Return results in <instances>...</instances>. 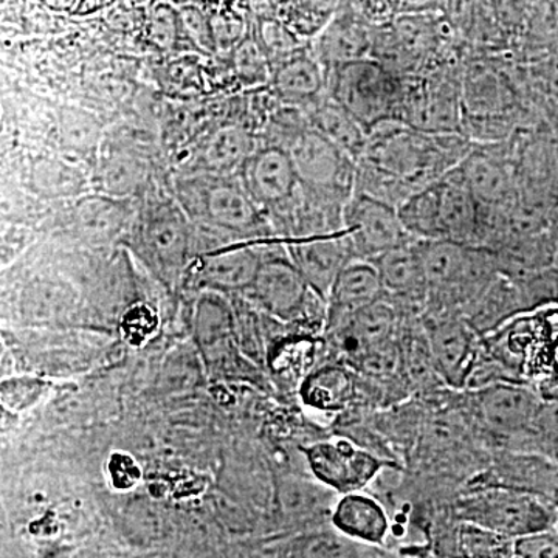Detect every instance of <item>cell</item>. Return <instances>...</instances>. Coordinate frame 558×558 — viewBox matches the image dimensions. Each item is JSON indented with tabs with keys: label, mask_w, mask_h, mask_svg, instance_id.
Segmentation results:
<instances>
[{
	"label": "cell",
	"mask_w": 558,
	"mask_h": 558,
	"mask_svg": "<svg viewBox=\"0 0 558 558\" xmlns=\"http://www.w3.org/2000/svg\"><path fill=\"white\" fill-rule=\"evenodd\" d=\"M286 250L311 289L326 303L341 270L352 260L359 259L347 230L290 240Z\"/></svg>",
	"instance_id": "13"
},
{
	"label": "cell",
	"mask_w": 558,
	"mask_h": 558,
	"mask_svg": "<svg viewBox=\"0 0 558 558\" xmlns=\"http://www.w3.org/2000/svg\"><path fill=\"white\" fill-rule=\"evenodd\" d=\"M256 149L255 140L245 128H219L205 140L199 153L201 165L196 171L238 174Z\"/></svg>",
	"instance_id": "20"
},
{
	"label": "cell",
	"mask_w": 558,
	"mask_h": 558,
	"mask_svg": "<svg viewBox=\"0 0 558 558\" xmlns=\"http://www.w3.org/2000/svg\"><path fill=\"white\" fill-rule=\"evenodd\" d=\"M157 329V315L145 304L132 307L123 319V332L130 343H142Z\"/></svg>",
	"instance_id": "33"
},
{
	"label": "cell",
	"mask_w": 558,
	"mask_h": 558,
	"mask_svg": "<svg viewBox=\"0 0 558 558\" xmlns=\"http://www.w3.org/2000/svg\"><path fill=\"white\" fill-rule=\"evenodd\" d=\"M175 199L191 220L223 233L255 236L263 231L264 213L245 190L240 174L193 171L180 175Z\"/></svg>",
	"instance_id": "3"
},
{
	"label": "cell",
	"mask_w": 558,
	"mask_h": 558,
	"mask_svg": "<svg viewBox=\"0 0 558 558\" xmlns=\"http://www.w3.org/2000/svg\"><path fill=\"white\" fill-rule=\"evenodd\" d=\"M247 293L260 310L286 323L306 318L312 300L319 296L289 255L267 256Z\"/></svg>",
	"instance_id": "11"
},
{
	"label": "cell",
	"mask_w": 558,
	"mask_h": 558,
	"mask_svg": "<svg viewBox=\"0 0 558 558\" xmlns=\"http://www.w3.org/2000/svg\"><path fill=\"white\" fill-rule=\"evenodd\" d=\"M457 170L484 207H505L510 193L508 172L497 160L481 153H470Z\"/></svg>",
	"instance_id": "22"
},
{
	"label": "cell",
	"mask_w": 558,
	"mask_h": 558,
	"mask_svg": "<svg viewBox=\"0 0 558 558\" xmlns=\"http://www.w3.org/2000/svg\"><path fill=\"white\" fill-rule=\"evenodd\" d=\"M304 454L312 475L340 495L365 490L389 464L349 439L312 444L304 449Z\"/></svg>",
	"instance_id": "9"
},
{
	"label": "cell",
	"mask_w": 558,
	"mask_h": 558,
	"mask_svg": "<svg viewBox=\"0 0 558 558\" xmlns=\"http://www.w3.org/2000/svg\"><path fill=\"white\" fill-rule=\"evenodd\" d=\"M231 312L216 290H207L197 301L194 336L204 352H213L230 340Z\"/></svg>",
	"instance_id": "25"
},
{
	"label": "cell",
	"mask_w": 558,
	"mask_h": 558,
	"mask_svg": "<svg viewBox=\"0 0 558 558\" xmlns=\"http://www.w3.org/2000/svg\"><path fill=\"white\" fill-rule=\"evenodd\" d=\"M398 211L414 241L444 240L440 179L411 194Z\"/></svg>",
	"instance_id": "23"
},
{
	"label": "cell",
	"mask_w": 558,
	"mask_h": 558,
	"mask_svg": "<svg viewBox=\"0 0 558 558\" xmlns=\"http://www.w3.org/2000/svg\"><path fill=\"white\" fill-rule=\"evenodd\" d=\"M180 22H182L183 40L190 43L194 49L202 53H216L215 32H213L211 17L202 3H186L179 7Z\"/></svg>",
	"instance_id": "31"
},
{
	"label": "cell",
	"mask_w": 558,
	"mask_h": 558,
	"mask_svg": "<svg viewBox=\"0 0 558 558\" xmlns=\"http://www.w3.org/2000/svg\"><path fill=\"white\" fill-rule=\"evenodd\" d=\"M515 557H558V537L549 534V531L527 535V537L515 539L513 546Z\"/></svg>",
	"instance_id": "34"
},
{
	"label": "cell",
	"mask_w": 558,
	"mask_h": 558,
	"mask_svg": "<svg viewBox=\"0 0 558 558\" xmlns=\"http://www.w3.org/2000/svg\"><path fill=\"white\" fill-rule=\"evenodd\" d=\"M252 33L269 60L271 70L307 47L303 38L271 13L258 14Z\"/></svg>",
	"instance_id": "26"
},
{
	"label": "cell",
	"mask_w": 558,
	"mask_h": 558,
	"mask_svg": "<svg viewBox=\"0 0 558 558\" xmlns=\"http://www.w3.org/2000/svg\"><path fill=\"white\" fill-rule=\"evenodd\" d=\"M328 97L368 131L402 116L405 83L374 58L347 62L328 72Z\"/></svg>",
	"instance_id": "5"
},
{
	"label": "cell",
	"mask_w": 558,
	"mask_h": 558,
	"mask_svg": "<svg viewBox=\"0 0 558 558\" xmlns=\"http://www.w3.org/2000/svg\"><path fill=\"white\" fill-rule=\"evenodd\" d=\"M300 395L311 409L323 413H340L359 398V374L341 363L319 366L304 377Z\"/></svg>",
	"instance_id": "19"
},
{
	"label": "cell",
	"mask_w": 558,
	"mask_h": 558,
	"mask_svg": "<svg viewBox=\"0 0 558 558\" xmlns=\"http://www.w3.org/2000/svg\"><path fill=\"white\" fill-rule=\"evenodd\" d=\"M146 31H148L150 43L160 50L179 49L183 40L179 7L163 0H156L153 5H149Z\"/></svg>",
	"instance_id": "29"
},
{
	"label": "cell",
	"mask_w": 558,
	"mask_h": 558,
	"mask_svg": "<svg viewBox=\"0 0 558 558\" xmlns=\"http://www.w3.org/2000/svg\"><path fill=\"white\" fill-rule=\"evenodd\" d=\"M197 3H201V0H196Z\"/></svg>",
	"instance_id": "38"
},
{
	"label": "cell",
	"mask_w": 558,
	"mask_h": 558,
	"mask_svg": "<svg viewBox=\"0 0 558 558\" xmlns=\"http://www.w3.org/2000/svg\"><path fill=\"white\" fill-rule=\"evenodd\" d=\"M238 174L263 213H275L288 205L301 185L292 156L278 146H259Z\"/></svg>",
	"instance_id": "12"
},
{
	"label": "cell",
	"mask_w": 558,
	"mask_h": 558,
	"mask_svg": "<svg viewBox=\"0 0 558 558\" xmlns=\"http://www.w3.org/2000/svg\"><path fill=\"white\" fill-rule=\"evenodd\" d=\"M384 296L385 289L376 266L371 260L354 259L341 270L330 289L326 323L365 310Z\"/></svg>",
	"instance_id": "18"
},
{
	"label": "cell",
	"mask_w": 558,
	"mask_h": 558,
	"mask_svg": "<svg viewBox=\"0 0 558 558\" xmlns=\"http://www.w3.org/2000/svg\"><path fill=\"white\" fill-rule=\"evenodd\" d=\"M156 2V0H154ZM163 2L174 3V5L182 7L186 5V3H197L196 0H163Z\"/></svg>",
	"instance_id": "37"
},
{
	"label": "cell",
	"mask_w": 558,
	"mask_h": 558,
	"mask_svg": "<svg viewBox=\"0 0 558 558\" xmlns=\"http://www.w3.org/2000/svg\"><path fill=\"white\" fill-rule=\"evenodd\" d=\"M271 14L300 38L314 39L340 9L341 0H267Z\"/></svg>",
	"instance_id": "24"
},
{
	"label": "cell",
	"mask_w": 558,
	"mask_h": 558,
	"mask_svg": "<svg viewBox=\"0 0 558 558\" xmlns=\"http://www.w3.org/2000/svg\"><path fill=\"white\" fill-rule=\"evenodd\" d=\"M323 483L318 486L307 483V481L290 480L282 486L281 506L289 519L303 521L319 519L325 510H333V506L328 505L329 494L325 492Z\"/></svg>",
	"instance_id": "28"
},
{
	"label": "cell",
	"mask_w": 558,
	"mask_h": 558,
	"mask_svg": "<svg viewBox=\"0 0 558 558\" xmlns=\"http://www.w3.org/2000/svg\"><path fill=\"white\" fill-rule=\"evenodd\" d=\"M330 523L355 542L391 550L388 542L392 535V519L385 502L374 495L363 490L341 495L333 506Z\"/></svg>",
	"instance_id": "15"
},
{
	"label": "cell",
	"mask_w": 558,
	"mask_h": 558,
	"mask_svg": "<svg viewBox=\"0 0 558 558\" xmlns=\"http://www.w3.org/2000/svg\"><path fill=\"white\" fill-rule=\"evenodd\" d=\"M374 32L376 25L369 24L348 2L341 0L340 9L332 20L311 40V50L328 73L347 62L369 58Z\"/></svg>",
	"instance_id": "14"
},
{
	"label": "cell",
	"mask_w": 558,
	"mask_h": 558,
	"mask_svg": "<svg viewBox=\"0 0 558 558\" xmlns=\"http://www.w3.org/2000/svg\"><path fill=\"white\" fill-rule=\"evenodd\" d=\"M269 84L279 105L306 112L328 94V73L307 46L271 70Z\"/></svg>",
	"instance_id": "16"
},
{
	"label": "cell",
	"mask_w": 558,
	"mask_h": 558,
	"mask_svg": "<svg viewBox=\"0 0 558 558\" xmlns=\"http://www.w3.org/2000/svg\"><path fill=\"white\" fill-rule=\"evenodd\" d=\"M553 365L554 369L558 373V340L556 341V344H554L553 349Z\"/></svg>",
	"instance_id": "36"
},
{
	"label": "cell",
	"mask_w": 558,
	"mask_h": 558,
	"mask_svg": "<svg viewBox=\"0 0 558 558\" xmlns=\"http://www.w3.org/2000/svg\"><path fill=\"white\" fill-rule=\"evenodd\" d=\"M468 154L450 132L387 121L369 132L366 148L357 159L354 191L399 208L411 194L457 168Z\"/></svg>",
	"instance_id": "1"
},
{
	"label": "cell",
	"mask_w": 558,
	"mask_h": 558,
	"mask_svg": "<svg viewBox=\"0 0 558 558\" xmlns=\"http://www.w3.org/2000/svg\"><path fill=\"white\" fill-rule=\"evenodd\" d=\"M307 128H311V121L303 109L281 105L267 119L266 135H264L266 143L264 145L278 146V148L289 150L293 142Z\"/></svg>",
	"instance_id": "30"
},
{
	"label": "cell",
	"mask_w": 558,
	"mask_h": 558,
	"mask_svg": "<svg viewBox=\"0 0 558 558\" xmlns=\"http://www.w3.org/2000/svg\"><path fill=\"white\" fill-rule=\"evenodd\" d=\"M266 258L256 245L218 250L202 258L197 278L207 290L248 292Z\"/></svg>",
	"instance_id": "17"
},
{
	"label": "cell",
	"mask_w": 558,
	"mask_h": 558,
	"mask_svg": "<svg viewBox=\"0 0 558 558\" xmlns=\"http://www.w3.org/2000/svg\"><path fill=\"white\" fill-rule=\"evenodd\" d=\"M46 2L51 7H57V9H69L76 0H46Z\"/></svg>",
	"instance_id": "35"
},
{
	"label": "cell",
	"mask_w": 558,
	"mask_h": 558,
	"mask_svg": "<svg viewBox=\"0 0 558 558\" xmlns=\"http://www.w3.org/2000/svg\"><path fill=\"white\" fill-rule=\"evenodd\" d=\"M459 410L481 442L498 450H526L542 399L529 384L505 381L476 391H459Z\"/></svg>",
	"instance_id": "2"
},
{
	"label": "cell",
	"mask_w": 558,
	"mask_h": 558,
	"mask_svg": "<svg viewBox=\"0 0 558 558\" xmlns=\"http://www.w3.org/2000/svg\"><path fill=\"white\" fill-rule=\"evenodd\" d=\"M179 202H157L146 211L138 229V248L143 259L161 281H178L189 267L193 231Z\"/></svg>",
	"instance_id": "6"
},
{
	"label": "cell",
	"mask_w": 558,
	"mask_h": 558,
	"mask_svg": "<svg viewBox=\"0 0 558 558\" xmlns=\"http://www.w3.org/2000/svg\"><path fill=\"white\" fill-rule=\"evenodd\" d=\"M311 126L341 149L347 150L355 160L362 156L368 143V131L359 123L339 102L328 97V94L306 110Z\"/></svg>",
	"instance_id": "21"
},
{
	"label": "cell",
	"mask_w": 558,
	"mask_h": 558,
	"mask_svg": "<svg viewBox=\"0 0 558 558\" xmlns=\"http://www.w3.org/2000/svg\"><path fill=\"white\" fill-rule=\"evenodd\" d=\"M515 539L490 529L458 521L453 537V556L457 557H515Z\"/></svg>",
	"instance_id": "27"
},
{
	"label": "cell",
	"mask_w": 558,
	"mask_h": 558,
	"mask_svg": "<svg viewBox=\"0 0 558 558\" xmlns=\"http://www.w3.org/2000/svg\"><path fill=\"white\" fill-rule=\"evenodd\" d=\"M289 154L301 185L343 202L354 193L357 160L314 128L293 142Z\"/></svg>",
	"instance_id": "7"
},
{
	"label": "cell",
	"mask_w": 558,
	"mask_h": 558,
	"mask_svg": "<svg viewBox=\"0 0 558 558\" xmlns=\"http://www.w3.org/2000/svg\"><path fill=\"white\" fill-rule=\"evenodd\" d=\"M343 229L348 231L359 259L373 260L388 250L414 241L403 226L398 208L355 191L344 205Z\"/></svg>",
	"instance_id": "10"
},
{
	"label": "cell",
	"mask_w": 558,
	"mask_h": 558,
	"mask_svg": "<svg viewBox=\"0 0 558 558\" xmlns=\"http://www.w3.org/2000/svg\"><path fill=\"white\" fill-rule=\"evenodd\" d=\"M233 65L238 75L248 84L267 83L271 78L270 62L267 60L253 33L233 49Z\"/></svg>",
	"instance_id": "32"
},
{
	"label": "cell",
	"mask_w": 558,
	"mask_h": 558,
	"mask_svg": "<svg viewBox=\"0 0 558 558\" xmlns=\"http://www.w3.org/2000/svg\"><path fill=\"white\" fill-rule=\"evenodd\" d=\"M458 521H469L512 539L550 531L557 520L549 498L502 486H469L450 502Z\"/></svg>",
	"instance_id": "4"
},
{
	"label": "cell",
	"mask_w": 558,
	"mask_h": 558,
	"mask_svg": "<svg viewBox=\"0 0 558 558\" xmlns=\"http://www.w3.org/2000/svg\"><path fill=\"white\" fill-rule=\"evenodd\" d=\"M421 319L440 379L447 388L462 391L480 349V333L457 311H427Z\"/></svg>",
	"instance_id": "8"
}]
</instances>
